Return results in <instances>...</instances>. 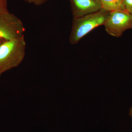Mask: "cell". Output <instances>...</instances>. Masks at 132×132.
<instances>
[{
  "mask_svg": "<svg viewBox=\"0 0 132 132\" xmlns=\"http://www.w3.org/2000/svg\"><path fill=\"white\" fill-rule=\"evenodd\" d=\"M99 1L101 5L102 9L107 12L127 11L124 2L120 0H99Z\"/></svg>",
  "mask_w": 132,
  "mask_h": 132,
  "instance_id": "obj_6",
  "label": "cell"
},
{
  "mask_svg": "<svg viewBox=\"0 0 132 132\" xmlns=\"http://www.w3.org/2000/svg\"><path fill=\"white\" fill-rule=\"evenodd\" d=\"M26 43L24 37L5 41L0 45V75L16 67L24 60Z\"/></svg>",
  "mask_w": 132,
  "mask_h": 132,
  "instance_id": "obj_1",
  "label": "cell"
},
{
  "mask_svg": "<svg viewBox=\"0 0 132 132\" xmlns=\"http://www.w3.org/2000/svg\"><path fill=\"white\" fill-rule=\"evenodd\" d=\"M9 12L7 0H0V13Z\"/></svg>",
  "mask_w": 132,
  "mask_h": 132,
  "instance_id": "obj_7",
  "label": "cell"
},
{
  "mask_svg": "<svg viewBox=\"0 0 132 132\" xmlns=\"http://www.w3.org/2000/svg\"><path fill=\"white\" fill-rule=\"evenodd\" d=\"M129 114H130V116H131L132 118V107L130 109V112H129Z\"/></svg>",
  "mask_w": 132,
  "mask_h": 132,
  "instance_id": "obj_10",
  "label": "cell"
},
{
  "mask_svg": "<svg viewBox=\"0 0 132 132\" xmlns=\"http://www.w3.org/2000/svg\"><path fill=\"white\" fill-rule=\"evenodd\" d=\"M30 3H33L37 6H39L45 3L47 0H24Z\"/></svg>",
  "mask_w": 132,
  "mask_h": 132,
  "instance_id": "obj_9",
  "label": "cell"
},
{
  "mask_svg": "<svg viewBox=\"0 0 132 132\" xmlns=\"http://www.w3.org/2000/svg\"><path fill=\"white\" fill-rule=\"evenodd\" d=\"M25 28L19 18L9 12L0 13V39L7 41L24 37Z\"/></svg>",
  "mask_w": 132,
  "mask_h": 132,
  "instance_id": "obj_3",
  "label": "cell"
},
{
  "mask_svg": "<svg viewBox=\"0 0 132 132\" xmlns=\"http://www.w3.org/2000/svg\"><path fill=\"white\" fill-rule=\"evenodd\" d=\"M104 26L108 34L119 38L125 31L132 29V15L127 11L109 12Z\"/></svg>",
  "mask_w": 132,
  "mask_h": 132,
  "instance_id": "obj_4",
  "label": "cell"
},
{
  "mask_svg": "<svg viewBox=\"0 0 132 132\" xmlns=\"http://www.w3.org/2000/svg\"><path fill=\"white\" fill-rule=\"evenodd\" d=\"M109 12L103 9L80 17H73L69 36L72 45L77 44L84 36L95 28L104 25Z\"/></svg>",
  "mask_w": 132,
  "mask_h": 132,
  "instance_id": "obj_2",
  "label": "cell"
},
{
  "mask_svg": "<svg viewBox=\"0 0 132 132\" xmlns=\"http://www.w3.org/2000/svg\"><path fill=\"white\" fill-rule=\"evenodd\" d=\"M5 41L4 40H3L0 39V45L3 42Z\"/></svg>",
  "mask_w": 132,
  "mask_h": 132,
  "instance_id": "obj_11",
  "label": "cell"
},
{
  "mask_svg": "<svg viewBox=\"0 0 132 132\" xmlns=\"http://www.w3.org/2000/svg\"><path fill=\"white\" fill-rule=\"evenodd\" d=\"M120 1H122L123 2H124V0H120Z\"/></svg>",
  "mask_w": 132,
  "mask_h": 132,
  "instance_id": "obj_12",
  "label": "cell"
},
{
  "mask_svg": "<svg viewBox=\"0 0 132 132\" xmlns=\"http://www.w3.org/2000/svg\"><path fill=\"white\" fill-rule=\"evenodd\" d=\"M73 17H80L102 9L99 0H70Z\"/></svg>",
  "mask_w": 132,
  "mask_h": 132,
  "instance_id": "obj_5",
  "label": "cell"
},
{
  "mask_svg": "<svg viewBox=\"0 0 132 132\" xmlns=\"http://www.w3.org/2000/svg\"><path fill=\"white\" fill-rule=\"evenodd\" d=\"M1 76V75H0V76Z\"/></svg>",
  "mask_w": 132,
  "mask_h": 132,
  "instance_id": "obj_13",
  "label": "cell"
},
{
  "mask_svg": "<svg viewBox=\"0 0 132 132\" xmlns=\"http://www.w3.org/2000/svg\"><path fill=\"white\" fill-rule=\"evenodd\" d=\"M124 3L127 11L132 15V0H124Z\"/></svg>",
  "mask_w": 132,
  "mask_h": 132,
  "instance_id": "obj_8",
  "label": "cell"
}]
</instances>
